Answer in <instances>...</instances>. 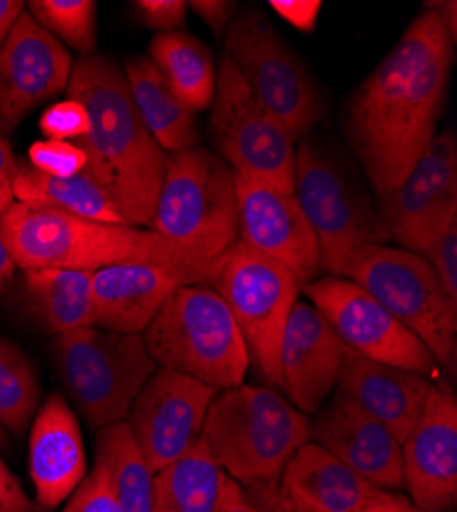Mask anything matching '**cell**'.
I'll list each match as a JSON object with an SVG mask.
<instances>
[{
    "label": "cell",
    "instance_id": "1",
    "mask_svg": "<svg viewBox=\"0 0 457 512\" xmlns=\"http://www.w3.org/2000/svg\"><path fill=\"white\" fill-rule=\"evenodd\" d=\"M453 46L439 3H429L345 105L347 142L380 205L402 185L437 136Z\"/></svg>",
    "mask_w": 457,
    "mask_h": 512
},
{
    "label": "cell",
    "instance_id": "2",
    "mask_svg": "<svg viewBox=\"0 0 457 512\" xmlns=\"http://www.w3.org/2000/svg\"><path fill=\"white\" fill-rule=\"evenodd\" d=\"M66 97L89 113L91 130L76 142L87 152V170L130 226H152L164 181L166 154L142 123L123 68L109 56H80Z\"/></svg>",
    "mask_w": 457,
    "mask_h": 512
},
{
    "label": "cell",
    "instance_id": "3",
    "mask_svg": "<svg viewBox=\"0 0 457 512\" xmlns=\"http://www.w3.org/2000/svg\"><path fill=\"white\" fill-rule=\"evenodd\" d=\"M0 238L21 271L72 269L95 273L121 263H158L191 273L199 285L210 281V275L189 265L154 230L93 222L48 205L15 201L0 218Z\"/></svg>",
    "mask_w": 457,
    "mask_h": 512
},
{
    "label": "cell",
    "instance_id": "4",
    "mask_svg": "<svg viewBox=\"0 0 457 512\" xmlns=\"http://www.w3.org/2000/svg\"><path fill=\"white\" fill-rule=\"evenodd\" d=\"M201 439L222 472L271 498L292 455L310 441V418L269 388L218 392Z\"/></svg>",
    "mask_w": 457,
    "mask_h": 512
},
{
    "label": "cell",
    "instance_id": "5",
    "mask_svg": "<svg viewBox=\"0 0 457 512\" xmlns=\"http://www.w3.org/2000/svg\"><path fill=\"white\" fill-rule=\"evenodd\" d=\"M150 230L210 275L212 265L238 240L234 170L201 146L166 154Z\"/></svg>",
    "mask_w": 457,
    "mask_h": 512
},
{
    "label": "cell",
    "instance_id": "6",
    "mask_svg": "<svg viewBox=\"0 0 457 512\" xmlns=\"http://www.w3.org/2000/svg\"><path fill=\"white\" fill-rule=\"evenodd\" d=\"M142 336L156 365L193 377L216 392L242 386L251 367L230 308L207 285L179 287Z\"/></svg>",
    "mask_w": 457,
    "mask_h": 512
},
{
    "label": "cell",
    "instance_id": "7",
    "mask_svg": "<svg viewBox=\"0 0 457 512\" xmlns=\"http://www.w3.org/2000/svg\"><path fill=\"white\" fill-rule=\"evenodd\" d=\"M54 357L68 398L95 431L126 422L134 400L158 369L142 334L99 326L58 334Z\"/></svg>",
    "mask_w": 457,
    "mask_h": 512
},
{
    "label": "cell",
    "instance_id": "8",
    "mask_svg": "<svg viewBox=\"0 0 457 512\" xmlns=\"http://www.w3.org/2000/svg\"><path fill=\"white\" fill-rule=\"evenodd\" d=\"M343 277L367 293L412 334H417L437 365L455 375L457 312L425 256L386 244L361 246L345 267Z\"/></svg>",
    "mask_w": 457,
    "mask_h": 512
},
{
    "label": "cell",
    "instance_id": "9",
    "mask_svg": "<svg viewBox=\"0 0 457 512\" xmlns=\"http://www.w3.org/2000/svg\"><path fill=\"white\" fill-rule=\"evenodd\" d=\"M207 287L230 308L251 363L269 383L281 386L279 347L289 312L300 300L298 277L238 238L212 265Z\"/></svg>",
    "mask_w": 457,
    "mask_h": 512
},
{
    "label": "cell",
    "instance_id": "10",
    "mask_svg": "<svg viewBox=\"0 0 457 512\" xmlns=\"http://www.w3.org/2000/svg\"><path fill=\"white\" fill-rule=\"evenodd\" d=\"M224 48L248 87L283 123L294 142L304 140L324 117L326 103L302 60L265 13L257 7L238 11L224 35Z\"/></svg>",
    "mask_w": 457,
    "mask_h": 512
},
{
    "label": "cell",
    "instance_id": "11",
    "mask_svg": "<svg viewBox=\"0 0 457 512\" xmlns=\"http://www.w3.org/2000/svg\"><path fill=\"white\" fill-rule=\"evenodd\" d=\"M212 109L216 154L236 175L294 193L296 142L261 103L228 56L218 64Z\"/></svg>",
    "mask_w": 457,
    "mask_h": 512
},
{
    "label": "cell",
    "instance_id": "12",
    "mask_svg": "<svg viewBox=\"0 0 457 512\" xmlns=\"http://www.w3.org/2000/svg\"><path fill=\"white\" fill-rule=\"evenodd\" d=\"M294 195L318 240L322 269L330 275L343 277L361 246L386 242L378 213L343 166L310 138L300 140L296 150Z\"/></svg>",
    "mask_w": 457,
    "mask_h": 512
},
{
    "label": "cell",
    "instance_id": "13",
    "mask_svg": "<svg viewBox=\"0 0 457 512\" xmlns=\"http://www.w3.org/2000/svg\"><path fill=\"white\" fill-rule=\"evenodd\" d=\"M302 291L355 355L421 375L435 373L437 361L423 340L355 281L328 275Z\"/></svg>",
    "mask_w": 457,
    "mask_h": 512
},
{
    "label": "cell",
    "instance_id": "14",
    "mask_svg": "<svg viewBox=\"0 0 457 512\" xmlns=\"http://www.w3.org/2000/svg\"><path fill=\"white\" fill-rule=\"evenodd\" d=\"M457 220V140L451 130L433 138L402 185L382 203L386 240L427 256Z\"/></svg>",
    "mask_w": 457,
    "mask_h": 512
},
{
    "label": "cell",
    "instance_id": "15",
    "mask_svg": "<svg viewBox=\"0 0 457 512\" xmlns=\"http://www.w3.org/2000/svg\"><path fill=\"white\" fill-rule=\"evenodd\" d=\"M216 394L205 383L171 369L152 373L126 422L154 474L197 445Z\"/></svg>",
    "mask_w": 457,
    "mask_h": 512
},
{
    "label": "cell",
    "instance_id": "16",
    "mask_svg": "<svg viewBox=\"0 0 457 512\" xmlns=\"http://www.w3.org/2000/svg\"><path fill=\"white\" fill-rule=\"evenodd\" d=\"M238 238L292 271L302 287L322 269L318 240L294 193L236 175Z\"/></svg>",
    "mask_w": 457,
    "mask_h": 512
},
{
    "label": "cell",
    "instance_id": "17",
    "mask_svg": "<svg viewBox=\"0 0 457 512\" xmlns=\"http://www.w3.org/2000/svg\"><path fill=\"white\" fill-rule=\"evenodd\" d=\"M72 68L68 48L23 11L0 46V117L13 130L35 107L66 93Z\"/></svg>",
    "mask_w": 457,
    "mask_h": 512
},
{
    "label": "cell",
    "instance_id": "18",
    "mask_svg": "<svg viewBox=\"0 0 457 512\" xmlns=\"http://www.w3.org/2000/svg\"><path fill=\"white\" fill-rule=\"evenodd\" d=\"M402 478L421 512H449L457 502V402L439 386L402 441Z\"/></svg>",
    "mask_w": 457,
    "mask_h": 512
},
{
    "label": "cell",
    "instance_id": "19",
    "mask_svg": "<svg viewBox=\"0 0 457 512\" xmlns=\"http://www.w3.org/2000/svg\"><path fill=\"white\" fill-rule=\"evenodd\" d=\"M347 353L328 320L312 304L298 300L281 336L279 375L281 388L300 412L316 414L337 390Z\"/></svg>",
    "mask_w": 457,
    "mask_h": 512
},
{
    "label": "cell",
    "instance_id": "20",
    "mask_svg": "<svg viewBox=\"0 0 457 512\" xmlns=\"http://www.w3.org/2000/svg\"><path fill=\"white\" fill-rule=\"evenodd\" d=\"M310 441L376 488L386 492L404 488L402 443L341 390L332 392L330 402L322 404L310 420Z\"/></svg>",
    "mask_w": 457,
    "mask_h": 512
},
{
    "label": "cell",
    "instance_id": "21",
    "mask_svg": "<svg viewBox=\"0 0 457 512\" xmlns=\"http://www.w3.org/2000/svg\"><path fill=\"white\" fill-rule=\"evenodd\" d=\"M199 281L181 269L158 263H121L93 273V322L121 334H144L169 297Z\"/></svg>",
    "mask_w": 457,
    "mask_h": 512
},
{
    "label": "cell",
    "instance_id": "22",
    "mask_svg": "<svg viewBox=\"0 0 457 512\" xmlns=\"http://www.w3.org/2000/svg\"><path fill=\"white\" fill-rule=\"evenodd\" d=\"M87 474V451L78 418L60 394H52L29 426V476L37 506L58 508Z\"/></svg>",
    "mask_w": 457,
    "mask_h": 512
},
{
    "label": "cell",
    "instance_id": "23",
    "mask_svg": "<svg viewBox=\"0 0 457 512\" xmlns=\"http://www.w3.org/2000/svg\"><path fill=\"white\" fill-rule=\"evenodd\" d=\"M433 386L427 375L382 365L349 351L337 390L380 420L402 443L421 418Z\"/></svg>",
    "mask_w": 457,
    "mask_h": 512
},
{
    "label": "cell",
    "instance_id": "24",
    "mask_svg": "<svg viewBox=\"0 0 457 512\" xmlns=\"http://www.w3.org/2000/svg\"><path fill=\"white\" fill-rule=\"evenodd\" d=\"M279 494L318 512H359L386 498L349 465L314 441H306L283 467Z\"/></svg>",
    "mask_w": 457,
    "mask_h": 512
},
{
    "label": "cell",
    "instance_id": "25",
    "mask_svg": "<svg viewBox=\"0 0 457 512\" xmlns=\"http://www.w3.org/2000/svg\"><path fill=\"white\" fill-rule=\"evenodd\" d=\"M134 107L164 154L199 146L197 113L187 109L164 82L148 56H132L123 64Z\"/></svg>",
    "mask_w": 457,
    "mask_h": 512
},
{
    "label": "cell",
    "instance_id": "26",
    "mask_svg": "<svg viewBox=\"0 0 457 512\" xmlns=\"http://www.w3.org/2000/svg\"><path fill=\"white\" fill-rule=\"evenodd\" d=\"M148 58L187 109L193 113L210 109L218 68L201 39L185 31L156 33L150 41Z\"/></svg>",
    "mask_w": 457,
    "mask_h": 512
},
{
    "label": "cell",
    "instance_id": "27",
    "mask_svg": "<svg viewBox=\"0 0 457 512\" xmlns=\"http://www.w3.org/2000/svg\"><path fill=\"white\" fill-rule=\"evenodd\" d=\"M27 306L50 334H64L93 322V273L72 269L23 271Z\"/></svg>",
    "mask_w": 457,
    "mask_h": 512
},
{
    "label": "cell",
    "instance_id": "28",
    "mask_svg": "<svg viewBox=\"0 0 457 512\" xmlns=\"http://www.w3.org/2000/svg\"><path fill=\"white\" fill-rule=\"evenodd\" d=\"M15 201L37 203L62 209L72 216L103 222V224H128L105 193V189L87 173L68 179L41 175L29 164L19 162L15 177ZM130 226V224H128Z\"/></svg>",
    "mask_w": 457,
    "mask_h": 512
},
{
    "label": "cell",
    "instance_id": "29",
    "mask_svg": "<svg viewBox=\"0 0 457 512\" xmlns=\"http://www.w3.org/2000/svg\"><path fill=\"white\" fill-rule=\"evenodd\" d=\"M224 472L207 451L203 439L154 474L152 512H212Z\"/></svg>",
    "mask_w": 457,
    "mask_h": 512
},
{
    "label": "cell",
    "instance_id": "30",
    "mask_svg": "<svg viewBox=\"0 0 457 512\" xmlns=\"http://www.w3.org/2000/svg\"><path fill=\"white\" fill-rule=\"evenodd\" d=\"M97 461L105 465L121 512H152L154 472L138 449L128 422L97 433Z\"/></svg>",
    "mask_w": 457,
    "mask_h": 512
},
{
    "label": "cell",
    "instance_id": "31",
    "mask_svg": "<svg viewBox=\"0 0 457 512\" xmlns=\"http://www.w3.org/2000/svg\"><path fill=\"white\" fill-rule=\"evenodd\" d=\"M41 386L33 363L21 347L0 336V426L25 435L39 410Z\"/></svg>",
    "mask_w": 457,
    "mask_h": 512
},
{
    "label": "cell",
    "instance_id": "32",
    "mask_svg": "<svg viewBox=\"0 0 457 512\" xmlns=\"http://www.w3.org/2000/svg\"><path fill=\"white\" fill-rule=\"evenodd\" d=\"M60 44L80 56L97 50V3L93 0H31L25 9Z\"/></svg>",
    "mask_w": 457,
    "mask_h": 512
},
{
    "label": "cell",
    "instance_id": "33",
    "mask_svg": "<svg viewBox=\"0 0 457 512\" xmlns=\"http://www.w3.org/2000/svg\"><path fill=\"white\" fill-rule=\"evenodd\" d=\"M29 166L41 175L68 179L76 177L87 170V152L74 142H58V140H44L29 146L27 152Z\"/></svg>",
    "mask_w": 457,
    "mask_h": 512
},
{
    "label": "cell",
    "instance_id": "34",
    "mask_svg": "<svg viewBox=\"0 0 457 512\" xmlns=\"http://www.w3.org/2000/svg\"><path fill=\"white\" fill-rule=\"evenodd\" d=\"M39 130L48 140L76 144L82 138H87L91 130L89 113L78 101L66 97L41 113Z\"/></svg>",
    "mask_w": 457,
    "mask_h": 512
},
{
    "label": "cell",
    "instance_id": "35",
    "mask_svg": "<svg viewBox=\"0 0 457 512\" xmlns=\"http://www.w3.org/2000/svg\"><path fill=\"white\" fill-rule=\"evenodd\" d=\"M64 512H121L113 496L105 465L99 461L95 463L93 472L87 474V478L68 498Z\"/></svg>",
    "mask_w": 457,
    "mask_h": 512
},
{
    "label": "cell",
    "instance_id": "36",
    "mask_svg": "<svg viewBox=\"0 0 457 512\" xmlns=\"http://www.w3.org/2000/svg\"><path fill=\"white\" fill-rule=\"evenodd\" d=\"M425 259L429 261L449 306L457 312V220L427 252Z\"/></svg>",
    "mask_w": 457,
    "mask_h": 512
},
{
    "label": "cell",
    "instance_id": "37",
    "mask_svg": "<svg viewBox=\"0 0 457 512\" xmlns=\"http://www.w3.org/2000/svg\"><path fill=\"white\" fill-rule=\"evenodd\" d=\"M134 9L146 27L158 33H169L185 27L189 3L185 0H136Z\"/></svg>",
    "mask_w": 457,
    "mask_h": 512
},
{
    "label": "cell",
    "instance_id": "38",
    "mask_svg": "<svg viewBox=\"0 0 457 512\" xmlns=\"http://www.w3.org/2000/svg\"><path fill=\"white\" fill-rule=\"evenodd\" d=\"M269 7L300 31L312 33L320 15V0H269Z\"/></svg>",
    "mask_w": 457,
    "mask_h": 512
},
{
    "label": "cell",
    "instance_id": "39",
    "mask_svg": "<svg viewBox=\"0 0 457 512\" xmlns=\"http://www.w3.org/2000/svg\"><path fill=\"white\" fill-rule=\"evenodd\" d=\"M189 7L205 21L218 39H224L234 15L238 13V5L230 0H193Z\"/></svg>",
    "mask_w": 457,
    "mask_h": 512
},
{
    "label": "cell",
    "instance_id": "40",
    "mask_svg": "<svg viewBox=\"0 0 457 512\" xmlns=\"http://www.w3.org/2000/svg\"><path fill=\"white\" fill-rule=\"evenodd\" d=\"M33 502L0 455V512H31Z\"/></svg>",
    "mask_w": 457,
    "mask_h": 512
},
{
    "label": "cell",
    "instance_id": "41",
    "mask_svg": "<svg viewBox=\"0 0 457 512\" xmlns=\"http://www.w3.org/2000/svg\"><path fill=\"white\" fill-rule=\"evenodd\" d=\"M212 512H265V510L251 498V494L246 492V488L240 482L224 474Z\"/></svg>",
    "mask_w": 457,
    "mask_h": 512
},
{
    "label": "cell",
    "instance_id": "42",
    "mask_svg": "<svg viewBox=\"0 0 457 512\" xmlns=\"http://www.w3.org/2000/svg\"><path fill=\"white\" fill-rule=\"evenodd\" d=\"M19 170V160L5 136H0V218L15 205V177Z\"/></svg>",
    "mask_w": 457,
    "mask_h": 512
},
{
    "label": "cell",
    "instance_id": "43",
    "mask_svg": "<svg viewBox=\"0 0 457 512\" xmlns=\"http://www.w3.org/2000/svg\"><path fill=\"white\" fill-rule=\"evenodd\" d=\"M23 11L25 3H21V0H0V46L5 44V39L9 37Z\"/></svg>",
    "mask_w": 457,
    "mask_h": 512
},
{
    "label": "cell",
    "instance_id": "44",
    "mask_svg": "<svg viewBox=\"0 0 457 512\" xmlns=\"http://www.w3.org/2000/svg\"><path fill=\"white\" fill-rule=\"evenodd\" d=\"M359 512H421L406 496L390 492L386 498L365 506Z\"/></svg>",
    "mask_w": 457,
    "mask_h": 512
},
{
    "label": "cell",
    "instance_id": "45",
    "mask_svg": "<svg viewBox=\"0 0 457 512\" xmlns=\"http://www.w3.org/2000/svg\"><path fill=\"white\" fill-rule=\"evenodd\" d=\"M15 271H17V265L11 259L7 244L3 242V238H0V295H3L5 289L11 285Z\"/></svg>",
    "mask_w": 457,
    "mask_h": 512
},
{
    "label": "cell",
    "instance_id": "46",
    "mask_svg": "<svg viewBox=\"0 0 457 512\" xmlns=\"http://www.w3.org/2000/svg\"><path fill=\"white\" fill-rule=\"evenodd\" d=\"M439 11H441L443 23L447 27V33L455 44V37H457V5H455V0H447V3L443 0V3H439Z\"/></svg>",
    "mask_w": 457,
    "mask_h": 512
},
{
    "label": "cell",
    "instance_id": "47",
    "mask_svg": "<svg viewBox=\"0 0 457 512\" xmlns=\"http://www.w3.org/2000/svg\"><path fill=\"white\" fill-rule=\"evenodd\" d=\"M269 508H273L275 512H318V510L306 508V506H302V504H296V502H292V500L283 498V496L279 494V490H277V494L273 496Z\"/></svg>",
    "mask_w": 457,
    "mask_h": 512
},
{
    "label": "cell",
    "instance_id": "48",
    "mask_svg": "<svg viewBox=\"0 0 457 512\" xmlns=\"http://www.w3.org/2000/svg\"><path fill=\"white\" fill-rule=\"evenodd\" d=\"M9 132H11V127L7 125V121H5L3 117H0V136H5V138H7V136H9Z\"/></svg>",
    "mask_w": 457,
    "mask_h": 512
},
{
    "label": "cell",
    "instance_id": "49",
    "mask_svg": "<svg viewBox=\"0 0 457 512\" xmlns=\"http://www.w3.org/2000/svg\"><path fill=\"white\" fill-rule=\"evenodd\" d=\"M7 441V437H5V429L3 426H0V443H5Z\"/></svg>",
    "mask_w": 457,
    "mask_h": 512
},
{
    "label": "cell",
    "instance_id": "50",
    "mask_svg": "<svg viewBox=\"0 0 457 512\" xmlns=\"http://www.w3.org/2000/svg\"><path fill=\"white\" fill-rule=\"evenodd\" d=\"M265 512H275V510H273V508H267V510H265Z\"/></svg>",
    "mask_w": 457,
    "mask_h": 512
}]
</instances>
